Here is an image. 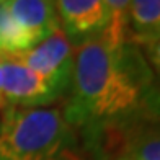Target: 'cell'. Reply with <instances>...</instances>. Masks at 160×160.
I'll return each mask as SVG.
<instances>
[{"mask_svg":"<svg viewBox=\"0 0 160 160\" xmlns=\"http://www.w3.org/2000/svg\"><path fill=\"white\" fill-rule=\"evenodd\" d=\"M108 13V28L103 34L111 39L129 38V5L131 0H105Z\"/></svg>","mask_w":160,"mask_h":160,"instance_id":"obj_10","label":"cell"},{"mask_svg":"<svg viewBox=\"0 0 160 160\" xmlns=\"http://www.w3.org/2000/svg\"><path fill=\"white\" fill-rule=\"evenodd\" d=\"M128 157L131 160H160V119H154L122 134L105 160Z\"/></svg>","mask_w":160,"mask_h":160,"instance_id":"obj_7","label":"cell"},{"mask_svg":"<svg viewBox=\"0 0 160 160\" xmlns=\"http://www.w3.org/2000/svg\"><path fill=\"white\" fill-rule=\"evenodd\" d=\"M2 83H3V72H2V59H0V111L5 108L3 103V93H2Z\"/></svg>","mask_w":160,"mask_h":160,"instance_id":"obj_12","label":"cell"},{"mask_svg":"<svg viewBox=\"0 0 160 160\" xmlns=\"http://www.w3.org/2000/svg\"><path fill=\"white\" fill-rule=\"evenodd\" d=\"M3 3L36 46L61 30L56 0H8Z\"/></svg>","mask_w":160,"mask_h":160,"instance_id":"obj_6","label":"cell"},{"mask_svg":"<svg viewBox=\"0 0 160 160\" xmlns=\"http://www.w3.org/2000/svg\"><path fill=\"white\" fill-rule=\"evenodd\" d=\"M2 72L5 106L46 108L64 100L61 92L17 59H2Z\"/></svg>","mask_w":160,"mask_h":160,"instance_id":"obj_4","label":"cell"},{"mask_svg":"<svg viewBox=\"0 0 160 160\" xmlns=\"http://www.w3.org/2000/svg\"><path fill=\"white\" fill-rule=\"evenodd\" d=\"M3 2H8V0H0V3H3Z\"/></svg>","mask_w":160,"mask_h":160,"instance_id":"obj_14","label":"cell"},{"mask_svg":"<svg viewBox=\"0 0 160 160\" xmlns=\"http://www.w3.org/2000/svg\"><path fill=\"white\" fill-rule=\"evenodd\" d=\"M142 52L147 59L149 65L154 70V74L157 75L158 82H160V39L158 41H152L149 44H144L142 48Z\"/></svg>","mask_w":160,"mask_h":160,"instance_id":"obj_11","label":"cell"},{"mask_svg":"<svg viewBox=\"0 0 160 160\" xmlns=\"http://www.w3.org/2000/svg\"><path fill=\"white\" fill-rule=\"evenodd\" d=\"M62 114L97 160L128 131L160 119V82L141 46L101 34L75 48Z\"/></svg>","mask_w":160,"mask_h":160,"instance_id":"obj_1","label":"cell"},{"mask_svg":"<svg viewBox=\"0 0 160 160\" xmlns=\"http://www.w3.org/2000/svg\"><path fill=\"white\" fill-rule=\"evenodd\" d=\"M13 59L49 82L64 98L67 97L74 78L75 48L62 30H57L38 46Z\"/></svg>","mask_w":160,"mask_h":160,"instance_id":"obj_3","label":"cell"},{"mask_svg":"<svg viewBox=\"0 0 160 160\" xmlns=\"http://www.w3.org/2000/svg\"><path fill=\"white\" fill-rule=\"evenodd\" d=\"M34 46L31 36L12 17L5 3H0V59H13Z\"/></svg>","mask_w":160,"mask_h":160,"instance_id":"obj_9","label":"cell"},{"mask_svg":"<svg viewBox=\"0 0 160 160\" xmlns=\"http://www.w3.org/2000/svg\"><path fill=\"white\" fill-rule=\"evenodd\" d=\"M110 160H131L128 157H114V158H110Z\"/></svg>","mask_w":160,"mask_h":160,"instance_id":"obj_13","label":"cell"},{"mask_svg":"<svg viewBox=\"0 0 160 160\" xmlns=\"http://www.w3.org/2000/svg\"><path fill=\"white\" fill-rule=\"evenodd\" d=\"M61 30L74 48L101 36L108 28L105 0H56Z\"/></svg>","mask_w":160,"mask_h":160,"instance_id":"obj_5","label":"cell"},{"mask_svg":"<svg viewBox=\"0 0 160 160\" xmlns=\"http://www.w3.org/2000/svg\"><path fill=\"white\" fill-rule=\"evenodd\" d=\"M80 141L56 106H5L0 111V160H80Z\"/></svg>","mask_w":160,"mask_h":160,"instance_id":"obj_2","label":"cell"},{"mask_svg":"<svg viewBox=\"0 0 160 160\" xmlns=\"http://www.w3.org/2000/svg\"><path fill=\"white\" fill-rule=\"evenodd\" d=\"M129 38L141 48L160 39V0H131Z\"/></svg>","mask_w":160,"mask_h":160,"instance_id":"obj_8","label":"cell"}]
</instances>
